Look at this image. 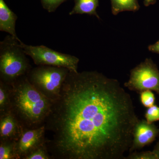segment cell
Segmentation results:
<instances>
[{
	"mask_svg": "<svg viewBox=\"0 0 159 159\" xmlns=\"http://www.w3.org/2000/svg\"><path fill=\"white\" fill-rule=\"evenodd\" d=\"M139 120L117 80L70 71L44 123L46 147L51 158L125 159Z\"/></svg>",
	"mask_w": 159,
	"mask_h": 159,
	"instance_id": "6da1fadb",
	"label": "cell"
},
{
	"mask_svg": "<svg viewBox=\"0 0 159 159\" xmlns=\"http://www.w3.org/2000/svg\"><path fill=\"white\" fill-rule=\"evenodd\" d=\"M11 84L0 80V115L10 110Z\"/></svg>",
	"mask_w": 159,
	"mask_h": 159,
	"instance_id": "4fadbf2b",
	"label": "cell"
},
{
	"mask_svg": "<svg viewBox=\"0 0 159 159\" xmlns=\"http://www.w3.org/2000/svg\"><path fill=\"white\" fill-rule=\"evenodd\" d=\"M99 5V0H74V6L69 15L88 14L100 19L97 11Z\"/></svg>",
	"mask_w": 159,
	"mask_h": 159,
	"instance_id": "8fae6325",
	"label": "cell"
},
{
	"mask_svg": "<svg viewBox=\"0 0 159 159\" xmlns=\"http://www.w3.org/2000/svg\"><path fill=\"white\" fill-rule=\"evenodd\" d=\"M45 126L24 129L16 142L15 152L17 159H24L31 152L46 143Z\"/></svg>",
	"mask_w": 159,
	"mask_h": 159,
	"instance_id": "52a82bcc",
	"label": "cell"
},
{
	"mask_svg": "<svg viewBox=\"0 0 159 159\" xmlns=\"http://www.w3.org/2000/svg\"><path fill=\"white\" fill-rule=\"evenodd\" d=\"M148 51L152 53L159 54V40L153 44L148 46Z\"/></svg>",
	"mask_w": 159,
	"mask_h": 159,
	"instance_id": "ffe728a7",
	"label": "cell"
},
{
	"mask_svg": "<svg viewBox=\"0 0 159 159\" xmlns=\"http://www.w3.org/2000/svg\"><path fill=\"white\" fill-rule=\"evenodd\" d=\"M159 135V129L154 123H148L145 119H139L134 128L132 143L129 152L139 150L150 145Z\"/></svg>",
	"mask_w": 159,
	"mask_h": 159,
	"instance_id": "ba28073f",
	"label": "cell"
},
{
	"mask_svg": "<svg viewBox=\"0 0 159 159\" xmlns=\"http://www.w3.org/2000/svg\"><path fill=\"white\" fill-rule=\"evenodd\" d=\"M145 120L149 123L159 121V107L153 105L147 108L145 114Z\"/></svg>",
	"mask_w": 159,
	"mask_h": 159,
	"instance_id": "ac0fdd59",
	"label": "cell"
},
{
	"mask_svg": "<svg viewBox=\"0 0 159 159\" xmlns=\"http://www.w3.org/2000/svg\"><path fill=\"white\" fill-rule=\"evenodd\" d=\"M152 151L156 154L157 157L158 158V159H159V141L157 142L156 145L155 146Z\"/></svg>",
	"mask_w": 159,
	"mask_h": 159,
	"instance_id": "7402d4cb",
	"label": "cell"
},
{
	"mask_svg": "<svg viewBox=\"0 0 159 159\" xmlns=\"http://www.w3.org/2000/svg\"><path fill=\"white\" fill-rule=\"evenodd\" d=\"M140 99L142 105L146 108L152 106L155 103V96L152 91L149 90L142 91L140 93Z\"/></svg>",
	"mask_w": 159,
	"mask_h": 159,
	"instance_id": "2e32d148",
	"label": "cell"
},
{
	"mask_svg": "<svg viewBox=\"0 0 159 159\" xmlns=\"http://www.w3.org/2000/svg\"><path fill=\"white\" fill-rule=\"evenodd\" d=\"M17 18V15L9 9L5 1L0 0V31L18 39L16 31Z\"/></svg>",
	"mask_w": 159,
	"mask_h": 159,
	"instance_id": "30bf717a",
	"label": "cell"
},
{
	"mask_svg": "<svg viewBox=\"0 0 159 159\" xmlns=\"http://www.w3.org/2000/svg\"><path fill=\"white\" fill-rule=\"evenodd\" d=\"M20 44L26 55L31 57L36 65L60 67L71 71H78V57L57 52L45 46L29 45L22 41Z\"/></svg>",
	"mask_w": 159,
	"mask_h": 159,
	"instance_id": "5b68a950",
	"label": "cell"
},
{
	"mask_svg": "<svg viewBox=\"0 0 159 159\" xmlns=\"http://www.w3.org/2000/svg\"><path fill=\"white\" fill-rule=\"evenodd\" d=\"M10 110L24 129L44 125L53 100L44 96L29 82L26 75L11 84Z\"/></svg>",
	"mask_w": 159,
	"mask_h": 159,
	"instance_id": "7a4b0ae2",
	"label": "cell"
},
{
	"mask_svg": "<svg viewBox=\"0 0 159 159\" xmlns=\"http://www.w3.org/2000/svg\"><path fill=\"white\" fill-rule=\"evenodd\" d=\"M24 129L11 111L0 115V141H16Z\"/></svg>",
	"mask_w": 159,
	"mask_h": 159,
	"instance_id": "9c48e42d",
	"label": "cell"
},
{
	"mask_svg": "<svg viewBox=\"0 0 159 159\" xmlns=\"http://www.w3.org/2000/svg\"><path fill=\"white\" fill-rule=\"evenodd\" d=\"M125 159H158L153 151H142L141 152L136 151L129 152Z\"/></svg>",
	"mask_w": 159,
	"mask_h": 159,
	"instance_id": "e0dca14e",
	"label": "cell"
},
{
	"mask_svg": "<svg viewBox=\"0 0 159 159\" xmlns=\"http://www.w3.org/2000/svg\"><path fill=\"white\" fill-rule=\"evenodd\" d=\"M157 2V0H144L143 3L144 6L148 7L150 5H153Z\"/></svg>",
	"mask_w": 159,
	"mask_h": 159,
	"instance_id": "44dd1931",
	"label": "cell"
},
{
	"mask_svg": "<svg viewBox=\"0 0 159 159\" xmlns=\"http://www.w3.org/2000/svg\"><path fill=\"white\" fill-rule=\"evenodd\" d=\"M124 86L139 94L149 90L159 95V70L157 65L151 58H146L131 70L129 79Z\"/></svg>",
	"mask_w": 159,
	"mask_h": 159,
	"instance_id": "8992f818",
	"label": "cell"
},
{
	"mask_svg": "<svg viewBox=\"0 0 159 159\" xmlns=\"http://www.w3.org/2000/svg\"><path fill=\"white\" fill-rule=\"evenodd\" d=\"M67 0H40L43 8L49 12L56 11L61 4Z\"/></svg>",
	"mask_w": 159,
	"mask_h": 159,
	"instance_id": "d6986e66",
	"label": "cell"
},
{
	"mask_svg": "<svg viewBox=\"0 0 159 159\" xmlns=\"http://www.w3.org/2000/svg\"><path fill=\"white\" fill-rule=\"evenodd\" d=\"M112 13L116 16L121 12H135L140 9L138 0H111Z\"/></svg>",
	"mask_w": 159,
	"mask_h": 159,
	"instance_id": "7c38bea8",
	"label": "cell"
},
{
	"mask_svg": "<svg viewBox=\"0 0 159 159\" xmlns=\"http://www.w3.org/2000/svg\"><path fill=\"white\" fill-rule=\"evenodd\" d=\"M64 67L37 66L26 74L33 86L47 98L54 100L59 97L63 83L70 72Z\"/></svg>",
	"mask_w": 159,
	"mask_h": 159,
	"instance_id": "277c9868",
	"label": "cell"
},
{
	"mask_svg": "<svg viewBox=\"0 0 159 159\" xmlns=\"http://www.w3.org/2000/svg\"><path fill=\"white\" fill-rule=\"evenodd\" d=\"M50 159L52 158L47 149L46 143L35 148L24 158V159Z\"/></svg>",
	"mask_w": 159,
	"mask_h": 159,
	"instance_id": "9a60e30c",
	"label": "cell"
},
{
	"mask_svg": "<svg viewBox=\"0 0 159 159\" xmlns=\"http://www.w3.org/2000/svg\"><path fill=\"white\" fill-rule=\"evenodd\" d=\"M19 39L7 35L0 42V80L11 84L32 68Z\"/></svg>",
	"mask_w": 159,
	"mask_h": 159,
	"instance_id": "3957f363",
	"label": "cell"
},
{
	"mask_svg": "<svg viewBox=\"0 0 159 159\" xmlns=\"http://www.w3.org/2000/svg\"><path fill=\"white\" fill-rule=\"evenodd\" d=\"M15 141H0V159H17Z\"/></svg>",
	"mask_w": 159,
	"mask_h": 159,
	"instance_id": "5bb4252c",
	"label": "cell"
}]
</instances>
